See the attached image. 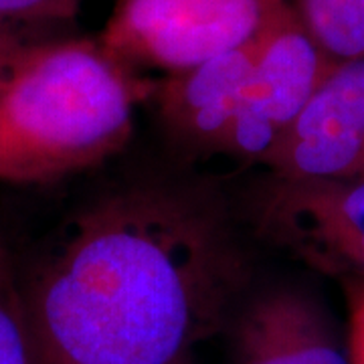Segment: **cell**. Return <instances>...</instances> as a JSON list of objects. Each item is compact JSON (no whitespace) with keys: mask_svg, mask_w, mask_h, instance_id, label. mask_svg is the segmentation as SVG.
Here are the masks:
<instances>
[{"mask_svg":"<svg viewBox=\"0 0 364 364\" xmlns=\"http://www.w3.org/2000/svg\"><path fill=\"white\" fill-rule=\"evenodd\" d=\"M0 364H33L26 332L23 291L13 257L0 235Z\"/></svg>","mask_w":364,"mask_h":364,"instance_id":"obj_10","label":"cell"},{"mask_svg":"<svg viewBox=\"0 0 364 364\" xmlns=\"http://www.w3.org/2000/svg\"><path fill=\"white\" fill-rule=\"evenodd\" d=\"M306 31L336 63L364 59V0H291Z\"/></svg>","mask_w":364,"mask_h":364,"instance_id":"obj_9","label":"cell"},{"mask_svg":"<svg viewBox=\"0 0 364 364\" xmlns=\"http://www.w3.org/2000/svg\"><path fill=\"white\" fill-rule=\"evenodd\" d=\"M237 364H352L348 342L318 299L294 287L272 289L243 312Z\"/></svg>","mask_w":364,"mask_h":364,"instance_id":"obj_7","label":"cell"},{"mask_svg":"<svg viewBox=\"0 0 364 364\" xmlns=\"http://www.w3.org/2000/svg\"><path fill=\"white\" fill-rule=\"evenodd\" d=\"M142 93L102 43H26L0 85V181L47 182L116 154Z\"/></svg>","mask_w":364,"mask_h":364,"instance_id":"obj_2","label":"cell"},{"mask_svg":"<svg viewBox=\"0 0 364 364\" xmlns=\"http://www.w3.org/2000/svg\"><path fill=\"white\" fill-rule=\"evenodd\" d=\"M259 233L344 284H364V181L273 176L255 207Z\"/></svg>","mask_w":364,"mask_h":364,"instance_id":"obj_5","label":"cell"},{"mask_svg":"<svg viewBox=\"0 0 364 364\" xmlns=\"http://www.w3.org/2000/svg\"><path fill=\"white\" fill-rule=\"evenodd\" d=\"M249 277L229 213L176 184L107 195L23 291L33 364H188Z\"/></svg>","mask_w":364,"mask_h":364,"instance_id":"obj_1","label":"cell"},{"mask_svg":"<svg viewBox=\"0 0 364 364\" xmlns=\"http://www.w3.org/2000/svg\"><path fill=\"white\" fill-rule=\"evenodd\" d=\"M348 291V352L352 364H364V284H346Z\"/></svg>","mask_w":364,"mask_h":364,"instance_id":"obj_11","label":"cell"},{"mask_svg":"<svg viewBox=\"0 0 364 364\" xmlns=\"http://www.w3.org/2000/svg\"><path fill=\"white\" fill-rule=\"evenodd\" d=\"M289 0H119L102 47L128 65L188 71L239 47Z\"/></svg>","mask_w":364,"mask_h":364,"instance_id":"obj_3","label":"cell"},{"mask_svg":"<svg viewBox=\"0 0 364 364\" xmlns=\"http://www.w3.org/2000/svg\"><path fill=\"white\" fill-rule=\"evenodd\" d=\"M253 57L255 35L160 85V112L178 142L203 152H225Z\"/></svg>","mask_w":364,"mask_h":364,"instance_id":"obj_8","label":"cell"},{"mask_svg":"<svg viewBox=\"0 0 364 364\" xmlns=\"http://www.w3.org/2000/svg\"><path fill=\"white\" fill-rule=\"evenodd\" d=\"M334 65L306 31L294 2L279 6L255 33L253 65L223 154L263 164Z\"/></svg>","mask_w":364,"mask_h":364,"instance_id":"obj_4","label":"cell"},{"mask_svg":"<svg viewBox=\"0 0 364 364\" xmlns=\"http://www.w3.org/2000/svg\"><path fill=\"white\" fill-rule=\"evenodd\" d=\"M25 41L14 33L13 25L0 23V85L13 69L16 57L25 49Z\"/></svg>","mask_w":364,"mask_h":364,"instance_id":"obj_12","label":"cell"},{"mask_svg":"<svg viewBox=\"0 0 364 364\" xmlns=\"http://www.w3.org/2000/svg\"><path fill=\"white\" fill-rule=\"evenodd\" d=\"M263 164L286 178L364 181V59L334 65Z\"/></svg>","mask_w":364,"mask_h":364,"instance_id":"obj_6","label":"cell"}]
</instances>
